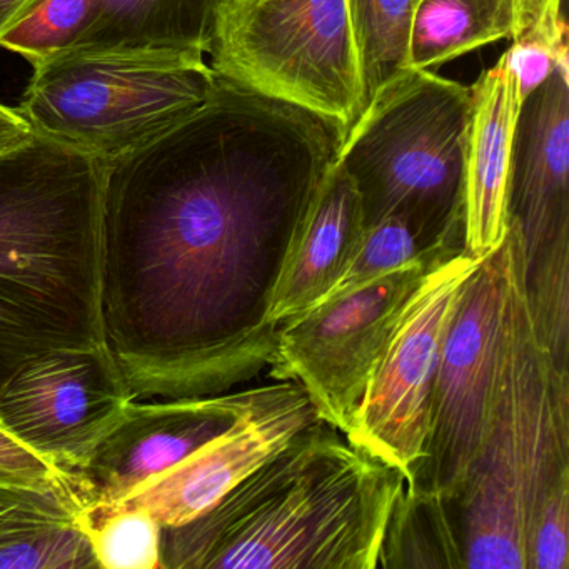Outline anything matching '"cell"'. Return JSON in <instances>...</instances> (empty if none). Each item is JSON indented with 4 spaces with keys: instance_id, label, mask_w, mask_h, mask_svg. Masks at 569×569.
Returning <instances> with one entry per match:
<instances>
[{
    "instance_id": "cell-16",
    "label": "cell",
    "mask_w": 569,
    "mask_h": 569,
    "mask_svg": "<svg viewBox=\"0 0 569 569\" xmlns=\"http://www.w3.org/2000/svg\"><path fill=\"white\" fill-rule=\"evenodd\" d=\"M365 228L361 198L335 159L286 256L269 306L271 325L301 315L328 295Z\"/></svg>"
},
{
    "instance_id": "cell-5",
    "label": "cell",
    "mask_w": 569,
    "mask_h": 569,
    "mask_svg": "<svg viewBox=\"0 0 569 569\" xmlns=\"http://www.w3.org/2000/svg\"><path fill=\"white\" fill-rule=\"evenodd\" d=\"M471 111V88L422 69H406L375 96L336 154L366 228L399 218L431 251L466 249Z\"/></svg>"
},
{
    "instance_id": "cell-25",
    "label": "cell",
    "mask_w": 569,
    "mask_h": 569,
    "mask_svg": "<svg viewBox=\"0 0 569 569\" xmlns=\"http://www.w3.org/2000/svg\"><path fill=\"white\" fill-rule=\"evenodd\" d=\"M96 0H39L38 6L0 38V48L31 66L68 51L91 21Z\"/></svg>"
},
{
    "instance_id": "cell-20",
    "label": "cell",
    "mask_w": 569,
    "mask_h": 569,
    "mask_svg": "<svg viewBox=\"0 0 569 569\" xmlns=\"http://www.w3.org/2000/svg\"><path fill=\"white\" fill-rule=\"evenodd\" d=\"M379 568H466L465 538L452 498L405 489L386 528Z\"/></svg>"
},
{
    "instance_id": "cell-26",
    "label": "cell",
    "mask_w": 569,
    "mask_h": 569,
    "mask_svg": "<svg viewBox=\"0 0 569 569\" xmlns=\"http://www.w3.org/2000/svg\"><path fill=\"white\" fill-rule=\"evenodd\" d=\"M569 568V475L552 482L529 536V569Z\"/></svg>"
},
{
    "instance_id": "cell-7",
    "label": "cell",
    "mask_w": 569,
    "mask_h": 569,
    "mask_svg": "<svg viewBox=\"0 0 569 569\" xmlns=\"http://www.w3.org/2000/svg\"><path fill=\"white\" fill-rule=\"evenodd\" d=\"M209 56L218 78L319 116L341 141L361 116L348 0H229Z\"/></svg>"
},
{
    "instance_id": "cell-13",
    "label": "cell",
    "mask_w": 569,
    "mask_h": 569,
    "mask_svg": "<svg viewBox=\"0 0 569 569\" xmlns=\"http://www.w3.org/2000/svg\"><path fill=\"white\" fill-rule=\"evenodd\" d=\"M261 391L262 386H256L221 395L132 401L91 458L68 475L84 515L112 505L228 431Z\"/></svg>"
},
{
    "instance_id": "cell-21",
    "label": "cell",
    "mask_w": 569,
    "mask_h": 569,
    "mask_svg": "<svg viewBox=\"0 0 569 569\" xmlns=\"http://www.w3.org/2000/svg\"><path fill=\"white\" fill-rule=\"evenodd\" d=\"M418 0H348L362 86V111L409 68V36Z\"/></svg>"
},
{
    "instance_id": "cell-3",
    "label": "cell",
    "mask_w": 569,
    "mask_h": 569,
    "mask_svg": "<svg viewBox=\"0 0 569 569\" xmlns=\"http://www.w3.org/2000/svg\"><path fill=\"white\" fill-rule=\"evenodd\" d=\"M104 162L36 134L0 156V392L29 362L108 346Z\"/></svg>"
},
{
    "instance_id": "cell-23",
    "label": "cell",
    "mask_w": 569,
    "mask_h": 569,
    "mask_svg": "<svg viewBox=\"0 0 569 569\" xmlns=\"http://www.w3.org/2000/svg\"><path fill=\"white\" fill-rule=\"evenodd\" d=\"M456 252L431 251L402 219H381L365 228L348 264L336 279L335 286L329 289L328 295L319 302L358 291L362 286L406 266L422 261H439Z\"/></svg>"
},
{
    "instance_id": "cell-6",
    "label": "cell",
    "mask_w": 569,
    "mask_h": 569,
    "mask_svg": "<svg viewBox=\"0 0 569 569\" xmlns=\"http://www.w3.org/2000/svg\"><path fill=\"white\" fill-rule=\"evenodd\" d=\"M32 69L19 114L36 134L104 164L188 118L218 82L196 52L66 51Z\"/></svg>"
},
{
    "instance_id": "cell-8",
    "label": "cell",
    "mask_w": 569,
    "mask_h": 569,
    "mask_svg": "<svg viewBox=\"0 0 569 569\" xmlns=\"http://www.w3.org/2000/svg\"><path fill=\"white\" fill-rule=\"evenodd\" d=\"M519 231L481 259L452 311L432 392L425 461L409 491L455 498L481 446L505 346L506 309Z\"/></svg>"
},
{
    "instance_id": "cell-19",
    "label": "cell",
    "mask_w": 569,
    "mask_h": 569,
    "mask_svg": "<svg viewBox=\"0 0 569 569\" xmlns=\"http://www.w3.org/2000/svg\"><path fill=\"white\" fill-rule=\"evenodd\" d=\"M512 0H418L409 68L429 71L511 36Z\"/></svg>"
},
{
    "instance_id": "cell-22",
    "label": "cell",
    "mask_w": 569,
    "mask_h": 569,
    "mask_svg": "<svg viewBox=\"0 0 569 569\" xmlns=\"http://www.w3.org/2000/svg\"><path fill=\"white\" fill-rule=\"evenodd\" d=\"M509 38L505 54L522 101L552 72L569 71L565 0H512Z\"/></svg>"
},
{
    "instance_id": "cell-14",
    "label": "cell",
    "mask_w": 569,
    "mask_h": 569,
    "mask_svg": "<svg viewBox=\"0 0 569 569\" xmlns=\"http://www.w3.org/2000/svg\"><path fill=\"white\" fill-rule=\"evenodd\" d=\"M569 71L522 101L512 138L508 224L521 234L525 271L569 251Z\"/></svg>"
},
{
    "instance_id": "cell-15",
    "label": "cell",
    "mask_w": 569,
    "mask_h": 569,
    "mask_svg": "<svg viewBox=\"0 0 569 569\" xmlns=\"http://www.w3.org/2000/svg\"><path fill=\"white\" fill-rule=\"evenodd\" d=\"M472 111L466 154V249L485 258L508 234L512 138L522 99L506 54L471 86Z\"/></svg>"
},
{
    "instance_id": "cell-18",
    "label": "cell",
    "mask_w": 569,
    "mask_h": 569,
    "mask_svg": "<svg viewBox=\"0 0 569 569\" xmlns=\"http://www.w3.org/2000/svg\"><path fill=\"white\" fill-rule=\"evenodd\" d=\"M228 2L96 0L88 28L68 51L209 54Z\"/></svg>"
},
{
    "instance_id": "cell-11",
    "label": "cell",
    "mask_w": 569,
    "mask_h": 569,
    "mask_svg": "<svg viewBox=\"0 0 569 569\" xmlns=\"http://www.w3.org/2000/svg\"><path fill=\"white\" fill-rule=\"evenodd\" d=\"M134 398L109 346L29 362L0 392V428L69 475L116 428Z\"/></svg>"
},
{
    "instance_id": "cell-17",
    "label": "cell",
    "mask_w": 569,
    "mask_h": 569,
    "mask_svg": "<svg viewBox=\"0 0 569 569\" xmlns=\"http://www.w3.org/2000/svg\"><path fill=\"white\" fill-rule=\"evenodd\" d=\"M98 568L68 475L46 486L0 481V569Z\"/></svg>"
},
{
    "instance_id": "cell-24",
    "label": "cell",
    "mask_w": 569,
    "mask_h": 569,
    "mask_svg": "<svg viewBox=\"0 0 569 569\" xmlns=\"http://www.w3.org/2000/svg\"><path fill=\"white\" fill-rule=\"evenodd\" d=\"M84 519L98 568L161 569L162 526L144 509H111Z\"/></svg>"
},
{
    "instance_id": "cell-28",
    "label": "cell",
    "mask_w": 569,
    "mask_h": 569,
    "mask_svg": "<svg viewBox=\"0 0 569 569\" xmlns=\"http://www.w3.org/2000/svg\"><path fill=\"white\" fill-rule=\"evenodd\" d=\"M32 138H34V131L19 114L18 109L0 104V156L22 148Z\"/></svg>"
},
{
    "instance_id": "cell-27",
    "label": "cell",
    "mask_w": 569,
    "mask_h": 569,
    "mask_svg": "<svg viewBox=\"0 0 569 569\" xmlns=\"http://www.w3.org/2000/svg\"><path fill=\"white\" fill-rule=\"evenodd\" d=\"M64 476L51 462L0 428V481L46 486L61 481Z\"/></svg>"
},
{
    "instance_id": "cell-29",
    "label": "cell",
    "mask_w": 569,
    "mask_h": 569,
    "mask_svg": "<svg viewBox=\"0 0 569 569\" xmlns=\"http://www.w3.org/2000/svg\"><path fill=\"white\" fill-rule=\"evenodd\" d=\"M39 0H0V38L24 19Z\"/></svg>"
},
{
    "instance_id": "cell-4",
    "label": "cell",
    "mask_w": 569,
    "mask_h": 569,
    "mask_svg": "<svg viewBox=\"0 0 569 569\" xmlns=\"http://www.w3.org/2000/svg\"><path fill=\"white\" fill-rule=\"evenodd\" d=\"M569 475V376L552 368L532 328L519 238L505 346L481 446L452 498L466 568L529 569V536L552 482Z\"/></svg>"
},
{
    "instance_id": "cell-12",
    "label": "cell",
    "mask_w": 569,
    "mask_h": 569,
    "mask_svg": "<svg viewBox=\"0 0 569 569\" xmlns=\"http://www.w3.org/2000/svg\"><path fill=\"white\" fill-rule=\"evenodd\" d=\"M316 421L318 412L301 386L292 381L262 386L259 398L228 431L112 505L86 516L138 508L154 516L162 528L184 525L212 508Z\"/></svg>"
},
{
    "instance_id": "cell-10",
    "label": "cell",
    "mask_w": 569,
    "mask_h": 569,
    "mask_svg": "<svg viewBox=\"0 0 569 569\" xmlns=\"http://www.w3.org/2000/svg\"><path fill=\"white\" fill-rule=\"evenodd\" d=\"M436 262L406 266L286 319L269 378L301 386L318 418L346 435L402 309Z\"/></svg>"
},
{
    "instance_id": "cell-1",
    "label": "cell",
    "mask_w": 569,
    "mask_h": 569,
    "mask_svg": "<svg viewBox=\"0 0 569 569\" xmlns=\"http://www.w3.org/2000/svg\"><path fill=\"white\" fill-rule=\"evenodd\" d=\"M339 144L319 116L218 78L104 164L102 321L136 399L221 395L269 368L272 292Z\"/></svg>"
},
{
    "instance_id": "cell-2",
    "label": "cell",
    "mask_w": 569,
    "mask_h": 569,
    "mask_svg": "<svg viewBox=\"0 0 569 569\" xmlns=\"http://www.w3.org/2000/svg\"><path fill=\"white\" fill-rule=\"evenodd\" d=\"M399 469L312 422L198 518L161 531V569H378Z\"/></svg>"
},
{
    "instance_id": "cell-9",
    "label": "cell",
    "mask_w": 569,
    "mask_h": 569,
    "mask_svg": "<svg viewBox=\"0 0 569 569\" xmlns=\"http://www.w3.org/2000/svg\"><path fill=\"white\" fill-rule=\"evenodd\" d=\"M481 259L465 249L428 269L379 355L345 435L399 469L406 486L426 458L442 341L459 295Z\"/></svg>"
}]
</instances>
